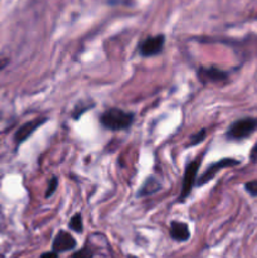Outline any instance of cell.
<instances>
[{
  "label": "cell",
  "mask_w": 257,
  "mask_h": 258,
  "mask_svg": "<svg viewBox=\"0 0 257 258\" xmlns=\"http://www.w3.org/2000/svg\"><path fill=\"white\" fill-rule=\"evenodd\" d=\"M40 258H58V253L57 252H48V253H43Z\"/></svg>",
  "instance_id": "5bb4252c"
},
{
  "label": "cell",
  "mask_w": 257,
  "mask_h": 258,
  "mask_svg": "<svg viewBox=\"0 0 257 258\" xmlns=\"http://www.w3.org/2000/svg\"><path fill=\"white\" fill-rule=\"evenodd\" d=\"M70 228L73 229L75 232H78L81 233L83 229V224H82V218H81V214H75L72 217V219L70 221Z\"/></svg>",
  "instance_id": "30bf717a"
},
{
  "label": "cell",
  "mask_w": 257,
  "mask_h": 258,
  "mask_svg": "<svg viewBox=\"0 0 257 258\" xmlns=\"http://www.w3.org/2000/svg\"><path fill=\"white\" fill-rule=\"evenodd\" d=\"M244 188H246V190L248 191L251 196L257 197V180L249 181V183H247L246 185H244Z\"/></svg>",
  "instance_id": "4fadbf2b"
},
{
  "label": "cell",
  "mask_w": 257,
  "mask_h": 258,
  "mask_svg": "<svg viewBox=\"0 0 257 258\" xmlns=\"http://www.w3.org/2000/svg\"><path fill=\"white\" fill-rule=\"evenodd\" d=\"M170 236L175 241L185 242L190 237V232H189L188 226L185 223H183V222H171Z\"/></svg>",
  "instance_id": "9c48e42d"
},
{
  "label": "cell",
  "mask_w": 257,
  "mask_h": 258,
  "mask_svg": "<svg viewBox=\"0 0 257 258\" xmlns=\"http://www.w3.org/2000/svg\"><path fill=\"white\" fill-rule=\"evenodd\" d=\"M204 136H206V130H201L199 133L194 134V135L190 138L191 140H190V143H189V145H190V146L197 145V144L201 143V141L203 140Z\"/></svg>",
  "instance_id": "8fae6325"
},
{
  "label": "cell",
  "mask_w": 257,
  "mask_h": 258,
  "mask_svg": "<svg viewBox=\"0 0 257 258\" xmlns=\"http://www.w3.org/2000/svg\"><path fill=\"white\" fill-rule=\"evenodd\" d=\"M8 62H9L8 59H0V71H2L3 68H5V66L8 64Z\"/></svg>",
  "instance_id": "2e32d148"
},
{
  "label": "cell",
  "mask_w": 257,
  "mask_h": 258,
  "mask_svg": "<svg viewBox=\"0 0 257 258\" xmlns=\"http://www.w3.org/2000/svg\"><path fill=\"white\" fill-rule=\"evenodd\" d=\"M45 121H47V118H35V120L29 121V122H27V123H24L23 126H20L14 135L15 143L19 145V144H22L23 141L27 140V139L29 138V136L32 135V134L34 133V131L39 127V126H42Z\"/></svg>",
  "instance_id": "8992f818"
},
{
  "label": "cell",
  "mask_w": 257,
  "mask_h": 258,
  "mask_svg": "<svg viewBox=\"0 0 257 258\" xmlns=\"http://www.w3.org/2000/svg\"><path fill=\"white\" fill-rule=\"evenodd\" d=\"M239 161L236 160V159H232V158H224L222 160L217 161V163H213L212 165L208 166L206 171L199 176V180L197 181V185H203V184L208 183L211 181L212 179L214 178L217 173H218L221 169L223 168H231V166H236L238 165Z\"/></svg>",
  "instance_id": "3957f363"
},
{
  "label": "cell",
  "mask_w": 257,
  "mask_h": 258,
  "mask_svg": "<svg viewBox=\"0 0 257 258\" xmlns=\"http://www.w3.org/2000/svg\"><path fill=\"white\" fill-rule=\"evenodd\" d=\"M164 44H165V37L163 34L148 37L139 47L140 48V54L143 57H153V55L159 54L163 50Z\"/></svg>",
  "instance_id": "5b68a950"
},
{
  "label": "cell",
  "mask_w": 257,
  "mask_h": 258,
  "mask_svg": "<svg viewBox=\"0 0 257 258\" xmlns=\"http://www.w3.org/2000/svg\"><path fill=\"white\" fill-rule=\"evenodd\" d=\"M251 158L253 161L257 159V145L253 148V151H252V154H251Z\"/></svg>",
  "instance_id": "9a60e30c"
},
{
  "label": "cell",
  "mask_w": 257,
  "mask_h": 258,
  "mask_svg": "<svg viewBox=\"0 0 257 258\" xmlns=\"http://www.w3.org/2000/svg\"><path fill=\"white\" fill-rule=\"evenodd\" d=\"M128 258H136V257H134V256H130Z\"/></svg>",
  "instance_id": "e0dca14e"
},
{
  "label": "cell",
  "mask_w": 257,
  "mask_h": 258,
  "mask_svg": "<svg viewBox=\"0 0 257 258\" xmlns=\"http://www.w3.org/2000/svg\"><path fill=\"white\" fill-rule=\"evenodd\" d=\"M76 247V239L71 236L68 232L60 231L55 236L54 242H53V251L60 253V252L70 251Z\"/></svg>",
  "instance_id": "52a82bcc"
},
{
  "label": "cell",
  "mask_w": 257,
  "mask_h": 258,
  "mask_svg": "<svg viewBox=\"0 0 257 258\" xmlns=\"http://www.w3.org/2000/svg\"><path fill=\"white\" fill-rule=\"evenodd\" d=\"M199 80L203 82H218V81H223L227 78V73L223 71L218 70L216 67L209 68H199L198 71Z\"/></svg>",
  "instance_id": "ba28073f"
},
{
  "label": "cell",
  "mask_w": 257,
  "mask_h": 258,
  "mask_svg": "<svg viewBox=\"0 0 257 258\" xmlns=\"http://www.w3.org/2000/svg\"><path fill=\"white\" fill-rule=\"evenodd\" d=\"M57 186H58V179L55 178V176H53L52 179H50V181H49V185H48V189H47V193H45V197H50L52 196L53 193H54L55 191V189H57Z\"/></svg>",
  "instance_id": "7c38bea8"
},
{
  "label": "cell",
  "mask_w": 257,
  "mask_h": 258,
  "mask_svg": "<svg viewBox=\"0 0 257 258\" xmlns=\"http://www.w3.org/2000/svg\"><path fill=\"white\" fill-rule=\"evenodd\" d=\"M134 121V115L120 108H110L101 115V123L108 130H125L130 127Z\"/></svg>",
  "instance_id": "6da1fadb"
},
{
  "label": "cell",
  "mask_w": 257,
  "mask_h": 258,
  "mask_svg": "<svg viewBox=\"0 0 257 258\" xmlns=\"http://www.w3.org/2000/svg\"><path fill=\"white\" fill-rule=\"evenodd\" d=\"M199 165H201V160H194L186 166L185 174H184V180H183V186H181V193L179 197V201H184L189 194L191 193V189H193L194 184H196L197 174H198Z\"/></svg>",
  "instance_id": "277c9868"
},
{
  "label": "cell",
  "mask_w": 257,
  "mask_h": 258,
  "mask_svg": "<svg viewBox=\"0 0 257 258\" xmlns=\"http://www.w3.org/2000/svg\"><path fill=\"white\" fill-rule=\"evenodd\" d=\"M257 128V120L252 117L241 118L232 123L227 133V138L231 140H242L246 139Z\"/></svg>",
  "instance_id": "7a4b0ae2"
}]
</instances>
